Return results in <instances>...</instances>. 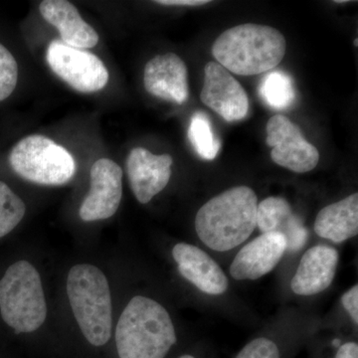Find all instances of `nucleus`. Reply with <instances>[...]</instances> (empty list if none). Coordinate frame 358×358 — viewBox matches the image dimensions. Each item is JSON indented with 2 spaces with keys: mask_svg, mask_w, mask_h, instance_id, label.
Masks as SVG:
<instances>
[{
  "mask_svg": "<svg viewBox=\"0 0 358 358\" xmlns=\"http://www.w3.org/2000/svg\"><path fill=\"white\" fill-rule=\"evenodd\" d=\"M258 197L251 187H231L200 207L194 223L197 236L213 251H231L255 230Z\"/></svg>",
  "mask_w": 358,
  "mask_h": 358,
  "instance_id": "2",
  "label": "nucleus"
},
{
  "mask_svg": "<svg viewBox=\"0 0 358 358\" xmlns=\"http://www.w3.org/2000/svg\"><path fill=\"white\" fill-rule=\"evenodd\" d=\"M357 40H358L357 38V39H355V46H358V44H357V43H358V41H357Z\"/></svg>",
  "mask_w": 358,
  "mask_h": 358,
  "instance_id": "28",
  "label": "nucleus"
},
{
  "mask_svg": "<svg viewBox=\"0 0 358 358\" xmlns=\"http://www.w3.org/2000/svg\"><path fill=\"white\" fill-rule=\"evenodd\" d=\"M143 84L148 94L181 105L188 100V71L176 54L157 55L148 61L143 73Z\"/></svg>",
  "mask_w": 358,
  "mask_h": 358,
  "instance_id": "15",
  "label": "nucleus"
},
{
  "mask_svg": "<svg viewBox=\"0 0 358 358\" xmlns=\"http://www.w3.org/2000/svg\"><path fill=\"white\" fill-rule=\"evenodd\" d=\"M294 345L275 336H260L248 341L234 358H289Z\"/></svg>",
  "mask_w": 358,
  "mask_h": 358,
  "instance_id": "21",
  "label": "nucleus"
},
{
  "mask_svg": "<svg viewBox=\"0 0 358 358\" xmlns=\"http://www.w3.org/2000/svg\"><path fill=\"white\" fill-rule=\"evenodd\" d=\"M284 35L274 27L247 23L219 35L212 55L229 72L255 76L274 69L286 53Z\"/></svg>",
  "mask_w": 358,
  "mask_h": 358,
  "instance_id": "3",
  "label": "nucleus"
},
{
  "mask_svg": "<svg viewBox=\"0 0 358 358\" xmlns=\"http://www.w3.org/2000/svg\"><path fill=\"white\" fill-rule=\"evenodd\" d=\"M179 274L208 296H221L229 288L227 275L210 255L195 245L178 243L173 248Z\"/></svg>",
  "mask_w": 358,
  "mask_h": 358,
  "instance_id": "13",
  "label": "nucleus"
},
{
  "mask_svg": "<svg viewBox=\"0 0 358 358\" xmlns=\"http://www.w3.org/2000/svg\"><path fill=\"white\" fill-rule=\"evenodd\" d=\"M287 252L279 233H265L252 240L233 259L229 274L236 281H256L272 272Z\"/></svg>",
  "mask_w": 358,
  "mask_h": 358,
  "instance_id": "11",
  "label": "nucleus"
},
{
  "mask_svg": "<svg viewBox=\"0 0 358 358\" xmlns=\"http://www.w3.org/2000/svg\"><path fill=\"white\" fill-rule=\"evenodd\" d=\"M17 80V62L11 52L0 43V102L13 93Z\"/></svg>",
  "mask_w": 358,
  "mask_h": 358,
  "instance_id": "23",
  "label": "nucleus"
},
{
  "mask_svg": "<svg viewBox=\"0 0 358 358\" xmlns=\"http://www.w3.org/2000/svg\"><path fill=\"white\" fill-rule=\"evenodd\" d=\"M206 357V353L203 352V350L201 352H188L182 353V355H178V357L176 358H205Z\"/></svg>",
  "mask_w": 358,
  "mask_h": 358,
  "instance_id": "27",
  "label": "nucleus"
},
{
  "mask_svg": "<svg viewBox=\"0 0 358 358\" xmlns=\"http://www.w3.org/2000/svg\"><path fill=\"white\" fill-rule=\"evenodd\" d=\"M257 227L265 233H279L286 239L287 251H300L307 244L308 232L282 197L271 196L258 203Z\"/></svg>",
  "mask_w": 358,
  "mask_h": 358,
  "instance_id": "16",
  "label": "nucleus"
},
{
  "mask_svg": "<svg viewBox=\"0 0 358 358\" xmlns=\"http://www.w3.org/2000/svg\"><path fill=\"white\" fill-rule=\"evenodd\" d=\"M9 164L20 178L37 185H63L76 173L72 155L40 134L18 141L9 155Z\"/></svg>",
  "mask_w": 358,
  "mask_h": 358,
  "instance_id": "6",
  "label": "nucleus"
},
{
  "mask_svg": "<svg viewBox=\"0 0 358 358\" xmlns=\"http://www.w3.org/2000/svg\"><path fill=\"white\" fill-rule=\"evenodd\" d=\"M268 145L271 157L278 166L296 173L312 171L320 162V152L303 138L301 129L286 115H273L267 122Z\"/></svg>",
  "mask_w": 358,
  "mask_h": 358,
  "instance_id": "8",
  "label": "nucleus"
},
{
  "mask_svg": "<svg viewBox=\"0 0 358 358\" xmlns=\"http://www.w3.org/2000/svg\"><path fill=\"white\" fill-rule=\"evenodd\" d=\"M173 159L169 155H157L136 148L127 159L129 185L136 200L147 204L169 185Z\"/></svg>",
  "mask_w": 358,
  "mask_h": 358,
  "instance_id": "12",
  "label": "nucleus"
},
{
  "mask_svg": "<svg viewBox=\"0 0 358 358\" xmlns=\"http://www.w3.org/2000/svg\"><path fill=\"white\" fill-rule=\"evenodd\" d=\"M259 95L271 109H289L296 102V90L292 77L284 71H272L263 78Z\"/></svg>",
  "mask_w": 358,
  "mask_h": 358,
  "instance_id": "19",
  "label": "nucleus"
},
{
  "mask_svg": "<svg viewBox=\"0 0 358 358\" xmlns=\"http://www.w3.org/2000/svg\"><path fill=\"white\" fill-rule=\"evenodd\" d=\"M317 236L341 244L358 234V193L324 207L315 217Z\"/></svg>",
  "mask_w": 358,
  "mask_h": 358,
  "instance_id": "18",
  "label": "nucleus"
},
{
  "mask_svg": "<svg viewBox=\"0 0 358 358\" xmlns=\"http://www.w3.org/2000/svg\"><path fill=\"white\" fill-rule=\"evenodd\" d=\"M187 136L195 152L201 159H214L220 152V140L214 133L210 119L203 112H196L192 115Z\"/></svg>",
  "mask_w": 358,
  "mask_h": 358,
  "instance_id": "20",
  "label": "nucleus"
},
{
  "mask_svg": "<svg viewBox=\"0 0 358 358\" xmlns=\"http://www.w3.org/2000/svg\"><path fill=\"white\" fill-rule=\"evenodd\" d=\"M339 254L329 245H315L303 253L291 281L294 294L312 296L333 284L338 272Z\"/></svg>",
  "mask_w": 358,
  "mask_h": 358,
  "instance_id": "14",
  "label": "nucleus"
},
{
  "mask_svg": "<svg viewBox=\"0 0 358 358\" xmlns=\"http://www.w3.org/2000/svg\"><path fill=\"white\" fill-rule=\"evenodd\" d=\"M200 99L226 122L240 121L249 113V98L242 85L214 61L205 65Z\"/></svg>",
  "mask_w": 358,
  "mask_h": 358,
  "instance_id": "10",
  "label": "nucleus"
},
{
  "mask_svg": "<svg viewBox=\"0 0 358 358\" xmlns=\"http://www.w3.org/2000/svg\"><path fill=\"white\" fill-rule=\"evenodd\" d=\"M40 13L47 22L57 28L63 43L77 49H90L99 42V34L80 15L74 4L66 0H45Z\"/></svg>",
  "mask_w": 358,
  "mask_h": 358,
  "instance_id": "17",
  "label": "nucleus"
},
{
  "mask_svg": "<svg viewBox=\"0 0 358 358\" xmlns=\"http://www.w3.org/2000/svg\"><path fill=\"white\" fill-rule=\"evenodd\" d=\"M0 315L18 334H31L46 320L47 303L41 277L26 260L17 261L0 279Z\"/></svg>",
  "mask_w": 358,
  "mask_h": 358,
  "instance_id": "5",
  "label": "nucleus"
},
{
  "mask_svg": "<svg viewBox=\"0 0 358 358\" xmlns=\"http://www.w3.org/2000/svg\"><path fill=\"white\" fill-rule=\"evenodd\" d=\"M331 358H358V343L355 341H348L336 346Z\"/></svg>",
  "mask_w": 358,
  "mask_h": 358,
  "instance_id": "25",
  "label": "nucleus"
},
{
  "mask_svg": "<svg viewBox=\"0 0 358 358\" xmlns=\"http://www.w3.org/2000/svg\"><path fill=\"white\" fill-rule=\"evenodd\" d=\"M91 188L80 207L85 222L105 220L115 215L122 199V171L114 160L101 159L90 173Z\"/></svg>",
  "mask_w": 358,
  "mask_h": 358,
  "instance_id": "9",
  "label": "nucleus"
},
{
  "mask_svg": "<svg viewBox=\"0 0 358 358\" xmlns=\"http://www.w3.org/2000/svg\"><path fill=\"white\" fill-rule=\"evenodd\" d=\"M46 60L60 79L81 93H95L109 82V71L98 56L59 40L48 45Z\"/></svg>",
  "mask_w": 358,
  "mask_h": 358,
  "instance_id": "7",
  "label": "nucleus"
},
{
  "mask_svg": "<svg viewBox=\"0 0 358 358\" xmlns=\"http://www.w3.org/2000/svg\"><path fill=\"white\" fill-rule=\"evenodd\" d=\"M115 341L119 358H167L178 345V336L166 307L138 294L120 315Z\"/></svg>",
  "mask_w": 358,
  "mask_h": 358,
  "instance_id": "1",
  "label": "nucleus"
},
{
  "mask_svg": "<svg viewBox=\"0 0 358 358\" xmlns=\"http://www.w3.org/2000/svg\"><path fill=\"white\" fill-rule=\"evenodd\" d=\"M209 2L208 0H159L155 3L166 6H201Z\"/></svg>",
  "mask_w": 358,
  "mask_h": 358,
  "instance_id": "26",
  "label": "nucleus"
},
{
  "mask_svg": "<svg viewBox=\"0 0 358 358\" xmlns=\"http://www.w3.org/2000/svg\"><path fill=\"white\" fill-rule=\"evenodd\" d=\"M341 305L348 313L355 326L358 324V285L345 292L341 296Z\"/></svg>",
  "mask_w": 358,
  "mask_h": 358,
  "instance_id": "24",
  "label": "nucleus"
},
{
  "mask_svg": "<svg viewBox=\"0 0 358 358\" xmlns=\"http://www.w3.org/2000/svg\"><path fill=\"white\" fill-rule=\"evenodd\" d=\"M25 213L23 200L6 183L0 181V238L15 229Z\"/></svg>",
  "mask_w": 358,
  "mask_h": 358,
  "instance_id": "22",
  "label": "nucleus"
},
{
  "mask_svg": "<svg viewBox=\"0 0 358 358\" xmlns=\"http://www.w3.org/2000/svg\"><path fill=\"white\" fill-rule=\"evenodd\" d=\"M66 289L84 338L96 348L107 345L112 338L113 305L109 281L103 271L91 264L73 266Z\"/></svg>",
  "mask_w": 358,
  "mask_h": 358,
  "instance_id": "4",
  "label": "nucleus"
}]
</instances>
